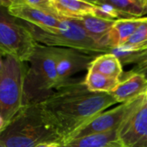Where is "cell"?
Wrapping results in <instances>:
<instances>
[{"instance_id": "obj_1", "label": "cell", "mask_w": 147, "mask_h": 147, "mask_svg": "<svg viewBox=\"0 0 147 147\" xmlns=\"http://www.w3.org/2000/svg\"><path fill=\"white\" fill-rule=\"evenodd\" d=\"M117 103L109 93L90 92L82 80L71 79L40 102L61 143L99 114Z\"/></svg>"}, {"instance_id": "obj_2", "label": "cell", "mask_w": 147, "mask_h": 147, "mask_svg": "<svg viewBox=\"0 0 147 147\" xmlns=\"http://www.w3.org/2000/svg\"><path fill=\"white\" fill-rule=\"evenodd\" d=\"M61 141L40 102L24 106L0 133V142L6 147H35Z\"/></svg>"}, {"instance_id": "obj_3", "label": "cell", "mask_w": 147, "mask_h": 147, "mask_svg": "<svg viewBox=\"0 0 147 147\" xmlns=\"http://www.w3.org/2000/svg\"><path fill=\"white\" fill-rule=\"evenodd\" d=\"M24 81V106L40 103L58 88L53 47L37 44L31 55Z\"/></svg>"}, {"instance_id": "obj_4", "label": "cell", "mask_w": 147, "mask_h": 147, "mask_svg": "<svg viewBox=\"0 0 147 147\" xmlns=\"http://www.w3.org/2000/svg\"><path fill=\"white\" fill-rule=\"evenodd\" d=\"M21 22L38 44L52 47L71 48L90 54L109 53L94 40L76 20L62 19L59 25L52 29H42L24 21Z\"/></svg>"}, {"instance_id": "obj_5", "label": "cell", "mask_w": 147, "mask_h": 147, "mask_svg": "<svg viewBox=\"0 0 147 147\" xmlns=\"http://www.w3.org/2000/svg\"><path fill=\"white\" fill-rule=\"evenodd\" d=\"M26 63L5 56L0 71V116L9 122L24 107Z\"/></svg>"}, {"instance_id": "obj_6", "label": "cell", "mask_w": 147, "mask_h": 147, "mask_svg": "<svg viewBox=\"0 0 147 147\" xmlns=\"http://www.w3.org/2000/svg\"><path fill=\"white\" fill-rule=\"evenodd\" d=\"M38 43L21 21L0 3V53L28 62Z\"/></svg>"}, {"instance_id": "obj_7", "label": "cell", "mask_w": 147, "mask_h": 147, "mask_svg": "<svg viewBox=\"0 0 147 147\" xmlns=\"http://www.w3.org/2000/svg\"><path fill=\"white\" fill-rule=\"evenodd\" d=\"M144 97L145 96L143 93L131 101L121 103L110 110H106L99 114L68 140L118 130L124 120L141 102Z\"/></svg>"}, {"instance_id": "obj_8", "label": "cell", "mask_w": 147, "mask_h": 147, "mask_svg": "<svg viewBox=\"0 0 147 147\" xmlns=\"http://www.w3.org/2000/svg\"><path fill=\"white\" fill-rule=\"evenodd\" d=\"M117 136L123 147H147V102L145 97L121 123Z\"/></svg>"}, {"instance_id": "obj_9", "label": "cell", "mask_w": 147, "mask_h": 147, "mask_svg": "<svg viewBox=\"0 0 147 147\" xmlns=\"http://www.w3.org/2000/svg\"><path fill=\"white\" fill-rule=\"evenodd\" d=\"M53 51L58 75V88L71 81V77L74 74L84 70L88 71L96 57L71 48L53 47Z\"/></svg>"}, {"instance_id": "obj_10", "label": "cell", "mask_w": 147, "mask_h": 147, "mask_svg": "<svg viewBox=\"0 0 147 147\" xmlns=\"http://www.w3.org/2000/svg\"><path fill=\"white\" fill-rule=\"evenodd\" d=\"M7 9L14 17L42 29L56 28L62 20L51 13L30 7L25 4L22 0H10Z\"/></svg>"}, {"instance_id": "obj_11", "label": "cell", "mask_w": 147, "mask_h": 147, "mask_svg": "<svg viewBox=\"0 0 147 147\" xmlns=\"http://www.w3.org/2000/svg\"><path fill=\"white\" fill-rule=\"evenodd\" d=\"M147 88V80L142 73H123L121 82L109 94L117 103L131 101L143 94Z\"/></svg>"}, {"instance_id": "obj_12", "label": "cell", "mask_w": 147, "mask_h": 147, "mask_svg": "<svg viewBox=\"0 0 147 147\" xmlns=\"http://www.w3.org/2000/svg\"><path fill=\"white\" fill-rule=\"evenodd\" d=\"M53 14L60 19L78 20L88 15H94L96 5L90 1L49 0Z\"/></svg>"}, {"instance_id": "obj_13", "label": "cell", "mask_w": 147, "mask_h": 147, "mask_svg": "<svg viewBox=\"0 0 147 147\" xmlns=\"http://www.w3.org/2000/svg\"><path fill=\"white\" fill-rule=\"evenodd\" d=\"M144 18L145 17L115 20L108 34L106 40V46L109 52L124 46L142 23Z\"/></svg>"}, {"instance_id": "obj_14", "label": "cell", "mask_w": 147, "mask_h": 147, "mask_svg": "<svg viewBox=\"0 0 147 147\" xmlns=\"http://www.w3.org/2000/svg\"><path fill=\"white\" fill-rule=\"evenodd\" d=\"M76 21H78L94 40H96L101 47L107 49L109 53V50L106 46V40L108 34L115 21L103 19L94 15H88Z\"/></svg>"}, {"instance_id": "obj_15", "label": "cell", "mask_w": 147, "mask_h": 147, "mask_svg": "<svg viewBox=\"0 0 147 147\" xmlns=\"http://www.w3.org/2000/svg\"><path fill=\"white\" fill-rule=\"evenodd\" d=\"M61 147H123L117 136V130L73 138L62 142Z\"/></svg>"}, {"instance_id": "obj_16", "label": "cell", "mask_w": 147, "mask_h": 147, "mask_svg": "<svg viewBox=\"0 0 147 147\" xmlns=\"http://www.w3.org/2000/svg\"><path fill=\"white\" fill-rule=\"evenodd\" d=\"M89 69L120 80L124 73L123 65L120 59L112 53H106L96 56Z\"/></svg>"}, {"instance_id": "obj_17", "label": "cell", "mask_w": 147, "mask_h": 147, "mask_svg": "<svg viewBox=\"0 0 147 147\" xmlns=\"http://www.w3.org/2000/svg\"><path fill=\"white\" fill-rule=\"evenodd\" d=\"M120 82V79L107 77L90 69H88L84 80L86 88L94 93H109L116 88Z\"/></svg>"}, {"instance_id": "obj_18", "label": "cell", "mask_w": 147, "mask_h": 147, "mask_svg": "<svg viewBox=\"0 0 147 147\" xmlns=\"http://www.w3.org/2000/svg\"><path fill=\"white\" fill-rule=\"evenodd\" d=\"M123 19L142 18L147 14V0H106Z\"/></svg>"}, {"instance_id": "obj_19", "label": "cell", "mask_w": 147, "mask_h": 147, "mask_svg": "<svg viewBox=\"0 0 147 147\" xmlns=\"http://www.w3.org/2000/svg\"><path fill=\"white\" fill-rule=\"evenodd\" d=\"M127 52H137L147 48V17L144 18L142 23L139 26L134 34L130 37L127 42L118 47Z\"/></svg>"}, {"instance_id": "obj_20", "label": "cell", "mask_w": 147, "mask_h": 147, "mask_svg": "<svg viewBox=\"0 0 147 147\" xmlns=\"http://www.w3.org/2000/svg\"><path fill=\"white\" fill-rule=\"evenodd\" d=\"M22 2L30 7H34V8L39 9L40 10H43V11H46V12L54 15L51 9L49 0H22Z\"/></svg>"}, {"instance_id": "obj_21", "label": "cell", "mask_w": 147, "mask_h": 147, "mask_svg": "<svg viewBox=\"0 0 147 147\" xmlns=\"http://www.w3.org/2000/svg\"><path fill=\"white\" fill-rule=\"evenodd\" d=\"M35 147H61L60 143L58 142H49V143H42Z\"/></svg>"}, {"instance_id": "obj_22", "label": "cell", "mask_w": 147, "mask_h": 147, "mask_svg": "<svg viewBox=\"0 0 147 147\" xmlns=\"http://www.w3.org/2000/svg\"><path fill=\"white\" fill-rule=\"evenodd\" d=\"M7 123L8 122H6L1 116H0V133L3 131V129L6 127V125H7Z\"/></svg>"}, {"instance_id": "obj_23", "label": "cell", "mask_w": 147, "mask_h": 147, "mask_svg": "<svg viewBox=\"0 0 147 147\" xmlns=\"http://www.w3.org/2000/svg\"><path fill=\"white\" fill-rule=\"evenodd\" d=\"M3 59H4V56L0 53V71L2 70V67H3Z\"/></svg>"}, {"instance_id": "obj_24", "label": "cell", "mask_w": 147, "mask_h": 147, "mask_svg": "<svg viewBox=\"0 0 147 147\" xmlns=\"http://www.w3.org/2000/svg\"><path fill=\"white\" fill-rule=\"evenodd\" d=\"M140 73H142V74L145 76V78H146V80H147V67L146 68H145V69H144V70H143V71L140 72Z\"/></svg>"}, {"instance_id": "obj_25", "label": "cell", "mask_w": 147, "mask_h": 147, "mask_svg": "<svg viewBox=\"0 0 147 147\" xmlns=\"http://www.w3.org/2000/svg\"><path fill=\"white\" fill-rule=\"evenodd\" d=\"M144 96H145V98H146V101L147 102V88L146 89L145 92H144Z\"/></svg>"}, {"instance_id": "obj_26", "label": "cell", "mask_w": 147, "mask_h": 147, "mask_svg": "<svg viewBox=\"0 0 147 147\" xmlns=\"http://www.w3.org/2000/svg\"><path fill=\"white\" fill-rule=\"evenodd\" d=\"M0 147H6V146H5L4 145H3V144H2V143L0 142Z\"/></svg>"}, {"instance_id": "obj_27", "label": "cell", "mask_w": 147, "mask_h": 147, "mask_svg": "<svg viewBox=\"0 0 147 147\" xmlns=\"http://www.w3.org/2000/svg\"><path fill=\"white\" fill-rule=\"evenodd\" d=\"M146 6H147V4H146Z\"/></svg>"}]
</instances>
